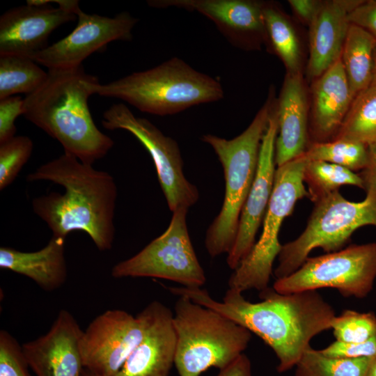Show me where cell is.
I'll list each match as a JSON object with an SVG mask.
<instances>
[{
  "instance_id": "obj_1",
  "label": "cell",
  "mask_w": 376,
  "mask_h": 376,
  "mask_svg": "<svg viewBox=\"0 0 376 376\" xmlns=\"http://www.w3.org/2000/svg\"><path fill=\"white\" fill-rule=\"evenodd\" d=\"M169 290L218 312L259 336L278 358L279 373L295 366L311 347L312 338L331 329L336 316L332 306L317 290L281 294L267 287L260 291V301L256 303L231 288L222 301L214 299L201 288L170 287Z\"/></svg>"
},
{
  "instance_id": "obj_2",
  "label": "cell",
  "mask_w": 376,
  "mask_h": 376,
  "mask_svg": "<svg viewBox=\"0 0 376 376\" xmlns=\"http://www.w3.org/2000/svg\"><path fill=\"white\" fill-rule=\"evenodd\" d=\"M26 180L50 181L65 189L64 194L52 191L32 201L33 212L47 224L52 236L65 239L69 233L81 230L98 250L111 249L117 198L111 175L64 152L28 174Z\"/></svg>"
},
{
  "instance_id": "obj_3",
  "label": "cell",
  "mask_w": 376,
  "mask_h": 376,
  "mask_svg": "<svg viewBox=\"0 0 376 376\" xmlns=\"http://www.w3.org/2000/svg\"><path fill=\"white\" fill-rule=\"evenodd\" d=\"M45 83L24 98L23 116L57 140L65 152L86 164L104 157L113 141L95 124L86 81L92 76L81 65L49 69Z\"/></svg>"
},
{
  "instance_id": "obj_4",
  "label": "cell",
  "mask_w": 376,
  "mask_h": 376,
  "mask_svg": "<svg viewBox=\"0 0 376 376\" xmlns=\"http://www.w3.org/2000/svg\"><path fill=\"white\" fill-rule=\"evenodd\" d=\"M86 86L91 95L119 99L141 111L162 116L216 102L224 96L219 80L196 70L178 57L108 84L99 83L92 75Z\"/></svg>"
},
{
  "instance_id": "obj_5",
  "label": "cell",
  "mask_w": 376,
  "mask_h": 376,
  "mask_svg": "<svg viewBox=\"0 0 376 376\" xmlns=\"http://www.w3.org/2000/svg\"><path fill=\"white\" fill-rule=\"evenodd\" d=\"M272 97L270 93L251 124L236 137L226 139L210 134L201 137L217 154L226 183L222 207L205 234V246L212 258L228 254L235 240L242 210L256 175L262 140L275 109Z\"/></svg>"
},
{
  "instance_id": "obj_6",
  "label": "cell",
  "mask_w": 376,
  "mask_h": 376,
  "mask_svg": "<svg viewBox=\"0 0 376 376\" xmlns=\"http://www.w3.org/2000/svg\"><path fill=\"white\" fill-rule=\"evenodd\" d=\"M173 324L179 376H200L212 367L226 368L243 354L251 338L247 329L185 296L175 303Z\"/></svg>"
},
{
  "instance_id": "obj_7",
  "label": "cell",
  "mask_w": 376,
  "mask_h": 376,
  "mask_svg": "<svg viewBox=\"0 0 376 376\" xmlns=\"http://www.w3.org/2000/svg\"><path fill=\"white\" fill-rule=\"evenodd\" d=\"M367 225L376 226V191L366 192L365 199L352 202L334 191L315 203L303 233L282 245L274 270L276 279L297 270L315 248L327 253L343 249L352 233Z\"/></svg>"
},
{
  "instance_id": "obj_8",
  "label": "cell",
  "mask_w": 376,
  "mask_h": 376,
  "mask_svg": "<svg viewBox=\"0 0 376 376\" xmlns=\"http://www.w3.org/2000/svg\"><path fill=\"white\" fill-rule=\"evenodd\" d=\"M307 162L303 154L276 169L261 235L249 255L233 270L228 280L229 288L242 293L251 289L261 291L268 287L274 261L282 248L279 241L281 224L292 214L297 201L308 198L304 182Z\"/></svg>"
},
{
  "instance_id": "obj_9",
  "label": "cell",
  "mask_w": 376,
  "mask_h": 376,
  "mask_svg": "<svg viewBox=\"0 0 376 376\" xmlns=\"http://www.w3.org/2000/svg\"><path fill=\"white\" fill-rule=\"evenodd\" d=\"M375 279L376 243L351 244L308 257L295 272L276 279L273 288L281 294H291L331 288L344 297L363 298L372 290Z\"/></svg>"
},
{
  "instance_id": "obj_10",
  "label": "cell",
  "mask_w": 376,
  "mask_h": 376,
  "mask_svg": "<svg viewBox=\"0 0 376 376\" xmlns=\"http://www.w3.org/2000/svg\"><path fill=\"white\" fill-rule=\"evenodd\" d=\"M187 212L186 207L173 211L167 229L139 253L115 265L112 276L157 278L185 288H201L206 277L191 242Z\"/></svg>"
},
{
  "instance_id": "obj_11",
  "label": "cell",
  "mask_w": 376,
  "mask_h": 376,
  "mask_svg": "<svg viewBox=\"0 0 376 376\" xmlns=\"http://www.w3.org/2000/svg\"><path fill=\"white\" fill-rule=\"evenodd\" d=\"M103 127L131 133L147 150L156 168L159 182L169 210L189 209L199 198L197 187L183 172V161L178 143L165 136L144 118L136 117L123 103L114 104L103 113Z\"/></svg>"
},
{
  "instance_id": "obj_12",
  "label": "cell",
  "mask_w": 376,
  "mask_h": 376,
  "mask_svg": "<svg viewBox=\"0 0 376 376\" xmlns=\"http://www.w3.org/2000/svg\"><path fill=\"white\" fill-rule=\"evenodd\" d=\"M149 317L147 306L136 316L111 309L95 317L80 340L84 369L93 376H114L142 340Z\"/></svg>"
},
{
  "instance_id": "obj_13",
  "label": "cell",
  "mask_w": 376,
  "mask_h": 376,
  "mask_svg": "<svg viewBox=\"0 0 376 376\" xmlns=\"http://www.w3.org/2000/svg\"><path fill=\"white\" fill-rule=\"evenodd\" d=\"M78 22L67 36L35 54L31 58L49 69L72 68L115 40L130 41L139 19L124 11L113 17L75 10Z\"/></svg>"
},
{
  "instance_id": "obj_14",
  "label": "cell",
  "mask_w": 376,
  "mask_h": 376,
  "mask_svg": "<svg viewBox=\"0 0 376 376\" xmlns=\"http://www.w3.org/2000/svg\"><path fill=\"white\" fill-rule=\"evenodd\" d=\"M54 8L44 5L10 8L0 17V56L19 55L31 58L47 47L50 34L58 26L77 17L75 0H53Z\"/></svg>"
},
{
  "instance_id": "obj_15",
  "label": "cell",
  "mask_w": 376,
  "mask_h": 376,
  "mask_svg": "<svg viewBox=\"0 0 376 376\" xmlns=\"http://www.w3.org/2000/svg\"><path fill=\"white\" fill-rule=\"evenodd\" d=\"M278 134L274 109L263 136L256 175L242 208L234 244L228 253V266L235 270L249 255L256 243V235L263 221L274 189L276 162L275 143Z\"/></svg>"
},
{
  "instance_id": "obj_16",
  "label": "cell",
  "mask_w": 376,
  "mask_h": 376,
  "mask_svg": "<svg viewBox=\"0 0 376 376\" xmlns=\"http://www.w3.org/2000/svg\"><path fill=\"white\" fill-rule=\"evenodd\" d=\"M156 8L197 12L212 21L233 45L251 48L265 40L264 3L250 0H149Z\"/></svg>"
},
{
  "instance_id": "obj_17",
  "label": "cell",
  "mask_w": 376,
  "mask_h": 376,
  "mask_svg": "<svg viewBox=\"0 0 376 376\" xmlns=\"http://www.w3.org/2000/svg\"><path fill=\"white\" fill-rule=\"evenodd\" d=\"M82 333L72 314L61 310L46 334L22 345L29 368L36 376H82Z\"/></svg>"
},
{
  "instance_id": "obj_18",
  "label": "cell",
  "mask_w": 376,
  "mask_h": 376,
  "mask_svg": "<svg viewBox=\"0 0 376 376\" xmlns=\"http://www.w3.org/2000/svg\"><path fill=\"white\" fill-rule=\"evenodd\" d=\"M147 306L150 317L145 334L114 376L169 375L176 350L173 313L158 301Z\"/></svg>"
},
{
  "instance_id": "obj_19",
  "label": "cell",
  "mask_w": 376,
  "mask_h": 376,
  "mask_svg": "<svg viewBox=\"0 0 376 376\" xmlns=\"http://www.w3.org/2000/svg\"><path fill=\"white\" fill-rule=\"evenodd\" d=\"M363 1H322L310 23L308 72L311 77H319L341 57L350 24L348 15Z\"/></svg>"
},
{
  "instance_id": "obj_20",
  "label": "cell",
  "mask_w": 376,
  "mask_h": 376,
  "mask_svg": "<svg viewBox=\"0 0 376 376\" xmlns=\"http://www.w3.org/2000/svg\"><path fill=\"white\" fill-rule=\"evenodd\" d=\"M276 115L275 162L278 167L304 154L308 147V104L300 72L285 76Z\"/></svg>"
},
{
  "instance_id": "obj_21",
  "label": "cell",
  "mask_w": 376,
  "mask_h": 376,
  "mask_svg": "<svg viewBox=\"0 0 376 376\" xmlns=\"http://www.w3.org/2000/svg\"><path fill=\"white\" fill-rule=\"evenodd\" d=\"M313 143L332 140L354 99L341 58L317 78L313 87Z\"/></svg>"
},
{
  "instance_id": "obj_22",
  "label": "cell",
  "mask_w": 376,
  "mask_h": 376,
  "mask_svg": "<svg viewBox=\"0 0 376 376\" xmlns=\"http://www.w3.org/2000/svg\"><path fill=\"white\" fill-rule=\"evenodd\" d=\"M0 267L28 277L45 291L56 290L68 277L65 239L52 236L43 248L31 252L1 246Z\"/></svg>"
},
{
  "instance_id": "obj_23",
  "label": "cell",
  "mask_w": 376,
  "mask_h": 376,
  "mask_svg": "<svg viewBox=\"0 0 376 376\" xmlns=\"http://www.w3.org/2000/svg\"><path fill=\"white\" fill-rule=\"evenodd\" d=\"M375 46L376 39L370 33L350 24L340 58L353 97L374 78Z\"/></svg>"
},
{
  "instance_id": "obj_24",
  "label": "cell",
  "mask_w": 376,
  "mask_h": 376,
  "mask_svg": "<svg viewBox=\"0 0 376 376\" xmlns=\"http://www.w3.org/2000/svg\"><path fill=\"white\" fill-rule=\"evenodd\" d=\"M335 139L366 146L376 141V77L354 97L342 125L332 139Z\"/></svg>"
},
{
  "instance_id": "obj_25",
  "label": "cell",
  "mask_w": 376,
  "mask_h": 376,
  "mask_svg": "<svg viewBox=\"0 0 376 376\" xmlns=\"http://www.w3.org/2000/svg\"><path fill=\"white\" fill-rule=\"evenodd\" d=\"M44 71L31 58L19 55L0 56V100L38 90L47 80Z\"/></svg>"
},
{
  "instance_id": "obj_26",
  "label": "cell",
  "mask_w": 376,
  "mask_h": 376,
  "mask_svg": "<svg viewBox=\"0 0 376 376\" xmlns=\"http://www.w3.org/2000/svg\"><path fill=\"white\" fill-rule=\"evenodd\" d=\"M265 38L281 58L288 73L300 72L301 49L297 36L285 16L275 6L264 3Z\"/></svg>"
},
{
  "instance_id": "obj_27",
  "label": "cell",
  "mask_w": 376,
  "mask_h": 376,
  "mask_svg": "<svg viewBox=\"0 0 376 376\" xmlns=\"http://www.w3.org/2000/svg\"><path fill=\"white\" fill-rule=\"evenodd\" d=\"M304 182L308 186V198L314 203L339 190L343 185L364 188L359 173L341 166L319 160H308L304 170Z\"/></svg>"
},
{
  "instance_id": "obj_28",
  "label": "cell",
  "mask_w": 376,
  "mask_h": 376,
  "mask_svg": "<svg viewBox=\"0 0 376 376\" xmlns=\"http://www.w3.org/2000/svg\"><path fill=\"white\" fill-rule=\"evenodd\" d=\"M373 359L329 357L311 347L296 364L295 376H366Z\"/></svg>"
},
{
  "instance_id": "obj_29",
  "label": "cell",
  "mask_w": 376,
  "mask_h": 376,
  "mask_svg": "<svg viewBox=\"0 0 376 376\" xmlns=\"http://www.w3.org/2000/svg\"><path fill=\"white\" fill-rule=\"evenodd\" d=\"M304 155L308 161H324L357 172L365 168L368 151L365 144L335 139L327 142L311 143L308 145Z\"/></svg>"
},
{
  "instance_id": "obj_30",
  "label": "cell",
  "mask_w": 376,
  "mask_h": 376,
  "mask_svg": "<svg viewBox=\"0 0 376 376\" xmlns=\"http://www.w3.org/2000/svg\"><path fill=\"white\" fill-rule=\"evenodd\" d=\"M331 329L337 341L361 343L376 334V316L373 312L345 310L334 317Z\"/></svg>"
},
{
  "instance_id": "obj_31",
  "label": "cell",
  "mask_w": 376,
  "mask_h": 376,
  "mask_svg": "<svg viewBox=\"0 0 376 376\" xmlns=\"http://www.w3.org/2000/svg\"><path fill=\"white\" fill-rule=\"evenodd\" d=\"M32 140L27 136H15L0 143V189L15 180L31 155Z\"/></svg>"
},
{
  "instance_id": "obj_32",
  "label": "cell",
  "mask_w": 376,
  "mask_h": 376,
  "mask_svg": "<svg viewBox=\"0 0 376 376\" xmlns=\"http://www.w3.org/2000/svg\"><path fill=\"white\" fill-rule=\"evenodd\" d=\"M22 345L8 331H0V376H31Z\"/></svg>"
},
{
  "instance_id": "obj_33",
  "label": "cell",
  "mask_w": 376,
  "mask_h": 376,
  "mask_svg": "<svg viewBox=\"0 0 376 376\" xmlns=\"http://www.w3.org/2000/svg\"><path fill=\"white\" fill-rule=\"evenodd\" d=\"M325 355L344 358H376V334L361 343H345L336 340L320 350Z\"/></svg>"
},
{
  "instance_id": "obj_34",
  "label": "cell",
  "mask_w": 376,
  "mask_h": 376,
  "mask_svg": "<svg viewBox=\"0 0 376 376\" xmlns=\"http://www.w3.org/2000/svg\"><path fill=\"white\" fill-rule=\"evenodd\" d=\"M24 114V99L11 96L0 100V143L15 136L17 118Z\"/></svg>"
},
{
  "instance_id": "obj_35",
  "label": "cell",
  "mask_w": 376,
  "mask_h": 376,
  "mask_svg": "<svg viewBox=\"0 0 376 376\" xmlns=\"http://www.w3.org/2000/svg\"><path fill=\"white\" fill-rule=\"evenodd\" d=\"M350 24L370 33L376 39V0L363 1L348 15Z\"/></svg>"
},
{
  "instance_id": "obj_36",
  "label": "cell",
  "mask_w": 376,
  "mask_h": 376,
  "mask_svg": "<svg viewBox=\"0 0 376 376\" xmlns=\"http://www.w3.org/2000/svg\"><path fill=\"white\" fill-rule=\"evenodd\" d=\"M368 157L365 168L359 173L366 192L376 191V141L367 146Z\"/></svg>"
},
{
  "instance_id": "obj_37",
  "label": "cell",
  "mask_w": 376,
  "mask_h": 376,
  "mask_svg": "<svg viewBox=\"0 0 376 376\" xmlns=\"http://www.w3.org/2000/svg\"><path fill=\"white\" fill-rule=\"evenodd\" d=\"M294 11L309 24L317 13L322 1L314 0H289Z\"/></svg>"
},
{
  "instance_id": "obj_38",
  "label": "cell",
  "mask_w": 376,
  "mask_h": 376,
  "mask_svg": "<svg viewBox=\"0 0 376 376\" xmlns=\"http://www.w3.org/2000/svg\"><path fill=\"white\" fill-rule=\"evenodd\" d=\"M217 376H252L251 362L243 353L230 365L220 370Z\"/></svg>"
},
{
  "instance_id": "obj_39",
  "label": "cell",
  "mask_w": 376,
  "mask_h": 376,
  "mask_svg": "<svg viewBox=\"0 0 376 376\" xmlns=\"http://www.w3.org/2000/svg\"><path fill=\"white\" fill-rule=\"evenodd\" d=\"M366 376H376V358L373 359L368 368Z\"/></svg>"
},
{
  "instance_id": "obj_40",
  "label": "cell",
  "mask_w": 376,
  "mask_h": 376,
  "mask_svg": "<svg viewBox=\"0 0 376 376\" xmlns=\"http://www.w3.org/2000/svg\"><path fill=\"white\" fill-rule=\"evenodd\" d=\"M374 77H376V46L374 52Z\"/></svg>"
},
{
  "instance_id": "obj_41",
  "label": "cell",
  "mask_w": 376,
  "mask_h": 376,
  "mask_svg": "<svg viewBox=\"0 0 376 376\" xmlns=\"http://www.w3.org/2000/svg\"><path fill=\"white\" fill-rule=\"evenodd\" d=\"M82 376H93V375H91V374H89V373L84 369V373H83Z\"/></svg>"
}]
</instances>
